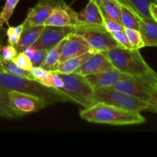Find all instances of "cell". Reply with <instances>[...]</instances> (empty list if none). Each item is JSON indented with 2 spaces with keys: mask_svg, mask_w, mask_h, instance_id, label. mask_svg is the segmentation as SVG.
I'll return each mask as SVG.
<instances>
[{
  "mask_svg": "<svg viewBox=\"0 0 157 157\" xmlns=\"http://www.w3.org/2000/svg\"><path fill=\"white\" fill-rule=\"evenodd\" d=\"M61 0H38L32 8L28 10L27 17L23 21L25 28L44 25L52 14L54 8Z\"/></svg>",
  "mask_w": 157,
  "mask_h": 157,
  "instance_id": "30bf717a",
  "label": "cell"
},
{
  "mask_svg": "<svg viewBox=\"0 0 157 157\" xmlns=\"http://www.w3.org/2000/svg\"><path fill=\"white\" fill-rule=\"evenodd\" d=\"M80 117L89 123L114 126L144 124L146 118L140 112L127 110L104 103H97L80 111Z\"/></svg>",
  "mask_w": 157,
  "mask_h": 157,
  "instance_id": "6da1fadb",
  "label": "cell"
},
{
  "mask_svg": "<svg viewBox=\"0 0 157 157\" xmlns=\"http://www.w3.org/2000/svg\"><path fill=\"white\" fill-rule=\"evenodd\" d=\"M94 55L92 52H89L87 53L84 54L80 56L71 58V59L64 61L63 62L59 63L55 72L58 74H71L75 73V71L81 67L84 62L87 61L90 57Z\"/></svg>",
  "mask_w": 157,
  "mask_h": 157,
  "instance_id": "ac0fdd59",
  "label": "cell"
},
{
  "mask_svg": "<svg viewBox=\"0 0 157 157\" xmlns=\"http://www.w3.org/2000/svg\"><path fill=\"white\" fill-rule=\"evenodd\" d=\"M140 32L142 35L145 47H157V22L153 18L139 16Z\"/></svg>",
  "mask_w": 157,
  "mask_h": 157,
  "instance_id": "2e32d148",
  "label": "cell"
},
{
  "mask_svg": "<svg viewBox=\"0 0 157 157\" xmlns=\"http://www.w3.org/2000/svg\"><path fill=\"white\" fill-rule=\"evenodd\" d=\"M75 32L84 37L94 53L104 52L110 49L119 47L111 33L107 32L104 25H91L82 24L74 27Z\"/></svg>",
  "mask_w": 157,
  "mask_h": 157,
  "instance_id": "52a82bcc",
  "label": "cell"
},
{
  "mask_svg": "<svg viewBox=\"0 0 157 157\" xmlns=\"http://www.w3.org/2000/svg\"><path fill=\"white\" fill-rule=\"evenodd\" d=\"M150 12L152 18L157 22V2H152L150 5Z\"/></svg>",
  "mask_w": 157,
  "mask_h": 157,
  "instance_id": "d590c367",
  "label": "cell"
},
{
  "mask_svg": "<svg viewBox=\"0 0 157 157\" xmlns=\"http://www.w3.org/2000/svg\"><path fill=\"white\" fill-rule=\"evenodd\" d=\"M125 32L133 48L141 49L145 47V44H144V39H143L142 35L140 30L125 29Z\"/></svg>",
  "mask_w": 157,
  "mask_h": 157,
  "instance_id": "83f0119b",
  "label": "cell"
},
{
  "mask_svg": "<svg viewBox=\"0 0 157 157\" xmlns=\"http://www.w3.org/2000/svg\"><path fill=\"white\" fill-rule=\"evenodd\" d=\"M15 64L18 66V67H21L22 69L26 71H31L32 68L33 67L32 65V61L30 58L25 55L24 52H19L16 57L12 60Z\"/></svg>",
  "mask_w": 157,
  "mask_h": 157,
  "instance_id": "f1b7e54d",
  "label": "cell"
},
{
  "mask_svg": "<svg viewBox=\"0 0 157 157\" xmlns=\"http://www.w3.org/2000/svg\"><path fill=\"white\" fill-rule=\"evenodd\" d=\"M121 73L117 69L114 68L106 71L104 72L93 74L87 75V78L94 89L110 87L120 81L121 78Z\"/></svg>",
  "mask_w": 157,
  "mask_h": 157,
  "instance_id": "9a60e30c",
  "label": "cell"
},
{
  "mask_svg": "<svg viewBox=\"0 0 157 157\" xmlns=\"http://www.w3.org/2000/svg\"><path fill=\"white\" fill-rule=\"evenodd\" d=\"M155 1H156V2H157V0H155Z\"/></svg>",
  "mask_w": 157,
  "mask_h": 157,
  "instance_id": "60d3db41",
  "label": "cell"
},
{
  "mask_svg": "<svg viewBox=\"0 0 157 157\" xmlns=\"http://www.w3.org/2000/svg\"><path fill=\"white\" fill-rule=\"evenodd\" d=\"M135 97L148 103L157 90V74L155 71L142 76L123 74L117 84L109 87Z\"/></svg>",
  "mask_w": 157,
  "mask_h": 157,
  "instance_id": "5b68a950",
  "label": "cell"
},
{
  "mask_svg": "<svg viewBox=\"0 0 157 157\" xmlns=\"http://www.w3.org/2000/svg\"><path fill=\"white\" fill-rule=\"evenodd\" d=\"M71 32H75L74 27H56L45 26L38 41L32 45L35 49H49L61 42Z\"/></svg>",
  "mask_w": 157,
  "mask_h": 157,
  "instance_id": "8fae6325",
  "label": "cell"
},
{
  "mask_svg": "<svg viewBox=\"0 0 157 157\" xmlns=\"http://www.w3.org/2000/svg\"><path fill=\"white\" fill-rule=\"evenodd\" d=\"M121 12V23L125 29L140 30L139 15L122 0H119Z\"/></svg>",
  "mask_w": 157,
  "mask_h": 157,
  "instance_id": "ffe728a7",
  "label": "cell"
},
{
  "mask_svg": "<svg viewBox=\"0 0 157 157\" xmlns=\"http://www.w3.org/2000/svg\"><path fill=\"white\" fill-rule=\"evenodd\" d=\"M3 71H4V70H3L1 64H0V72H3Z\"/></svg>",
  "mask_w": 157,
  "mask_h": 157,
  "instance_id": "ab89813d",
  "label": "cell"
},
{
  "mask_svg": "<svg viewBox=\"0 0 157 157\" xmlns=\"http://www.w3.org/2000/svg\"><path fill=\"white\" fill-rule=\"evenodd\" d=\"M0 64L2 67L5 72H8L9 74H12V75L21 77V78L35 80L30 71L24 70L21 67H18L12 61H6V60L2 59V58H0Z\"/></svg>",
  "mask_w": 157,
  "mask_h": 157,
  "instance_id": "603a6c76",
  "label": "cell"
},
{
  "mask_svg": "<svg viewBox=\"0 0 157 157\" xmlns=\"http://www.w3.org/2000/svg\"><path fill=\"white\" fill-rule=\"evenodd\" d=\"M18 52L14 45L9 44L2 46L0 49V58L6 61H12L18 55Z\"/></svg>",
  "mask_w": 157,
  "mask_h": 157,
  "instance_id": "f546056e",
  "label": "cell"
},
{
  "mask_svg": "<svg viewBox=\"0 0 157 157\" xmlns=\"http://www.w3.org/2000/svg\"><path fill=\"white\" fill-rule=\"evenodd\" d=\"M48 51V50H47V49H36L35 50V54L31 58L33 67H40L41 66V63L43 62L46 55H47Z\"/></svg>",
  "mask_w": 157,
  "mask_h": 157,
  "instance_id": "d6a6232c",
  "label": "cell"
},
{
  "mask_svg": "<svg viewBox=\"0 0 157 157\" xmlns=\"http://www.w3.org/2000/svg\"><path fill=\"white\" fill-rule=\"evenodd\" d=\"M32 75H33L34 79L35 81H38V80L41 79V78H44L50 73L51 71L45 70L44 68L41 67H33L32 68V70L30 71Z\"/></svg>",
  "mask_w": 157,
  "mask_h": 157,
  "instance_id": "836d02e7",
  "label": "cell"
},
{
  "mask_svg": "<svg viewBox=\"0 0 157 157\" xmlns=\"http://www.w3.org/2000/svg\"><path fill=\"white\" fill-rule=\"evenodd\" d=\"M24 29L25 25L23 22L18 26H9V29L6 30V35H7L9 44L14 46L18 44Z\"/></svg>",
  "mask_w": 157,
  "mask_h": 157,
  "instance_id": "4316f807",
  "label": "cell"
},
{
  "mask_svg": "<svg viewBox=\"0 0 157 157\" xmlns=\"http://www.w3.org/2000/svg\"><path fill=\"white\" fill-rule=\"evenodd\" d=\"M99 6H101L103 4H105V3L109 2H112V1H117V0H96Z\"/></svg>",
  "mask_w": 157,
  "mask_h": 157,
  "instance_id": "74e56055",
  "label": "cell"
},
{
  "mask_svg": "<svg viewBox=\"0 0 157 157\" xmlns=\"http://www.w3.org/2000/svg\"><path fill=\"white\" fill-rule=\"evenodd\" d=\"M78 18L81 24L104 25V15L96 0H89L87 6L78 12Z\"/></svg>",
  "mask_w": 157,
  "mask_h": 157,
  "instance_id": "5bb4252c",
  "label": "cell"
},
{
  "mask_svg": "<svg viewBox=\"0 0 157 157\" xmlns=\"http://www.w3.org/2000/svg\"><path fill=\"white\" fill-rule=\"evenodd\" d=\"M19 1L20 0H6L4 7L0 12V28H3L4 24H8V21L10 19Z\"/></svg>",
  "mask_w": 157,
  "mask_h": 157,
  "instance_id": "d4e9b609",
  "label": "cell"
},
{
  "mask_svg": "<svg viewBox=\"0 0 157 157\" xmlns=\"http://www.w3.org/2000/svg\"><path fill=\"white\" fill-rule=\"evenodd\" d=\"M3 28H0V49L2 48V42L3 40Z\"/></svg>",
  "mask_w": 157,
  "mask_h": 157,
  "instance_id": "f35d334b",
  "label": "cell"
},
{
  "mask_svg": "<svg viewBox=\"0 0 157 157\" xmlns=\"http://www.w3.org/2000/svg\"><path fill=\"white\" fill-rule=\"evenodd\" d=\"M104 26L106 29V30L107 32H110V33L117 32H122V31L125 30V27L123 25L122 23L107 18H104Z\"/></svg>",
  "mask_w": 157,
  "mask_h": 157,
  "instance_id": "1f68e13d",
  "label": "cell"
},
{
  "mask_svg": "<svg viewBox=\"0 0 157 157\" xmlns=\"http://www.w3.org/2000/svg\"><path fill=\"white\" fill-rule=\"evenodd\" d=\"M104 103L119 108L132 111H150L149 104L143 100L130 96L109 87L94 90V104Z\"/></svg>",
  "mask_w": 157,
  "mask_h": 157,
  "instance_id": "8992f818",
  "label": "cell"
},
{
  "mask_svg": "<svg viewBox=\"0 0 157 157\" xmlns=\"http://www.w3.org/2000/svg\"><path fill=\"white\" fill-rule=\"evenodd\" d=\"M111 35H113V38L116 40L117 42L118 43L120 47L127 49L133 48L131 43H130V40H129L128 37H127V33H126L125 30L122 31V32H112Z\"/></svg>",
  "mask_w": 157,
  "mask_h": 157,
  "instance_id": "4dcf8cb0",
  "label": "cell"
},
{
  "mask_svg": "<svg viewBox=\"0 0 157 157\" xmlns=\"http://www.w3.org/2000/svg\"><path fill=\"white\" fill-rule=\"evenodd\" d=\"M102 53L108 58L113 67L123 74L142 76L154 71L143 58L140 49H127L119 46Z\"/></svg>",
  "mask_w": 157,
  "mask_h": 157,
  "instance_id": "3957f363",
  "label": "cell"
},
{
  "mask_svg": "<svg viewBox=\"0 0 157 157\" xmlns=\"http://www.w3.org/2000/svg\"><path fill=\"white\" fill-rule=\"evenodd\" d=\"M64 81V86L58 89L71 102L88 108L94 104V90L87 77L80 74H58Z\"/></svg>",
  "mask_w": 157,
  "mask_h": 157,
  "instance_id": "277c9868",
  "label": "cell"
},
{
  "mask_svg": "<svg viewBox=\"0 0 157 157\" xmlns=\"http://www.w3.org/2000/svg\"><path fill=\"white\" fill-rule=\"evenodd\" d=\"M104 18L121 22V12L119 0L112 1L100 6Z\"/></svg>",
  "mask_w": 157,
  "mask_h": 157,
  "instance_id": "7402d4cb",
  "label": "cell"
},
{
  "mask_svg": "<svg viewBox=\"0 0 157 157\" xmlns=\"http://www.w3.org/2000/svg\"><path fill=\"white\" fill-rule=\"evenodd\" d=\"M148 104L150 107V111L157 113V90L152 95L150 101H148Z\"/></svg>",
  "mask_w": 157,
  "mask_h": 157,
  "instance_id": "e575fe53",
  "label": "cell"
},
{
  "mask_svg": "<svg viewBox=\"0 0 157 157\" xmlns=\"http://www.w3.org/2000/svg\"><path fill=\"white\" fill-rule=\"evenodd\" d=\"M35 50H36V49L34 48L32 46V47H29L28 48H26L25 50L24 51V52L25 53V55L31 59V58H32V56L34 55V54H35Z\"/></svg>",
  "mask_w": 157,
  "mask_h": 157,
  "instance_id": "8d00e7d4",
  "label": "cell"
},
{
  "mask_svg": "<svg viewBox=\"0 0 157 157\" xmlns=\"http://www.w3.org/2000/svg\"><path fill=\"white\" fill-rule=\"evenodd\" d=\"M9 98L12 110L17 117L36 113L48 107L45 101L41 98L22 92L9 91Z\"/></svg>",
  "mask_w": 157,
  "mask_h": 157,
  "instance_id": "ba28073f",
  "label": "cell"
},
{
  "mask_svg": "<svg viewBox=\"0 0 157 157\" xmlns=\"http://www.w3.org/2000/svg\"><path fill=\"white\" fill-rule=\"evenodd\" d=\"M82 25L78 18V12L71 9L64 0L54 8L52 14L44 23L45 26L56 27H76Z\"/></svg>",
  "mask_w": 157,
  "mask_h": 157,
  "instance_id": "9c48e42d",
  "label": "cell"
},
{
  "mask_svg": "<svg viewBox=\"0 0 157 157\" xmlns=\"http://www.w3.org/2000/svg\"><path fill=\"white\" fill-rule=\"evenodd\" d=\"M122 1L128 5L140 18H152L149 8L152 2H156L155 0H122Z\"/></svg>",
  "mask_w": 157,
  "mask_h": 157,
  "instance_id": "44dd1931",
  "label": "cell"
},
{
  "mask_svg": "<svg viewBox=\"0 0 157 157\" xmlns=\"http://www.w3.org/2000/svg\"><path fill=\"white\" fill-rule=\"evenodd\" d=\"M64 41H65V38L63 39L61 42L58 43L55 47L48 51L47 55H46L45 58H44V61L41 63L40 67H43L48 71L55 72V69L59 64L60 58H61Z\"/></svg>",
  "mask_w": 157,
  "mask_h": 157,
  "instance_id": "d6986e66",
  "label": "cell"
},
{
  "mask_svg": "<svg viewBox=\"0 0 157 157\" xmlns=\"http://www.w3.org/2000/svg\"><path fill=\"white\" fill-rule=\"evenodd\" d=\"M37 81L46 87H52V88L56 89V90H58L64 86V81H63L62 78L58 73H55V72L51 71L45 78H41Z\"/></svg>",
  "mask_w": 157,
  "mask_h": 157,
  "instance_id": "484cf974",
  "label": "cell"
},
{
  "mask_svg": "<svg viewBox=\"0 0 157 157\" xmlns=\"http://www.w3.org/2000/svg\"><path fill=\"white\" fill-rule=\"evenodd\" d=\"M89 52H91L90 47L84 37L78 32H71L65 38L59 63Z\"/></svg>",
  "mask_w": 157,
  "mask_h": 157,
  "instance_id": "7c38bea8",
  "label": "cell"
},
{
  "mask_svg": "<svg viewBox=\"0 0 157 157\" xmlns=\"http://www.w3.org/2000/svg\"><path fill=\"white\" fill-rule=\"evenodd\" d=\"M113 66L108 58L102 53H95L90 57L86 62L78 67L75 73L80 74L84 76L93 75V74L104 72L113 69Z\"/></svg>",
  "mask_w": 157,
  "mask_h": 157,
  "instance_id": "4fadbf2b",
  "label": "cell"
},
{
  "mask_svg": "<svg viewBox=\"0 0 157 157\" xmlns=\"http://www.w3.org/2000/svg\"><path fill=\"white\" fill-rule=\"evenodd\" d=\"M0 89L22 92L41 98L48 106L58 102H71L70 100L56 89L46 87L35 80L21 78L8 72H0Z\"/></svg>",
  "mask_w": 157,
  "mask_h": 157,
  "instance_id": "7a4b0ae2",
  "label": "cell"
},
{
  "mask_svg": "<svg viewBox=\"0 0 157 157\" xmlns=\"http://www.w3.org/2000/svg\"><path fill=\"white\" fill-rule=\"evenodd\" d=\"M44 27H45V25H41L25 28L24 31L21 33L19 41L18 42V44L15 45L18 53L24 52L28 48L32 47L38 41L41 32L44 30Z\"/></svg>",
  "mask_w": 157,
  "mask_h": 157,
  "instance_id": "e0dca14e",
  "label": "cell"
},
{
  "mask_svg": "<svg viewBox=\"0 0 157 157\" xmlns=\"http://www.w3.org/2000/svg\"><path fill=\"white\" fill-rule=\"evenodd\" d=\"M0 117L14 119L17 118L16 115L12 110L9 98V93L0 89Z\"/></svg>",
  "mask_w": 157,
  "mask_h": 157,
  "instance_id": "cb8c5ba5",
  "label": "cell"
}]
</instances>
